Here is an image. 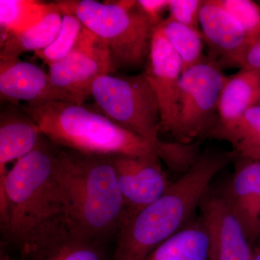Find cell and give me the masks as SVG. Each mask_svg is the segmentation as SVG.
Here are the masks:
<instances>
[{
	"label": "cell",
	"mask_w": 260,
	"mask_h": 260,
	"mask_svg": "<svg viewBox=\"0 0 260 260\" xmlns=\"http://www.w3.org/2000/svg\"><path fill=\"white\" fill-rule=\"evenodd\" d=\"M56 151L43 135L0 184L2 229L22 256L71 232L69 208L54 175Z\"/></svg>",
	"instance_id": "1"
},
{
	"label": "cell",
	"mask_w": 260,
	"mask_h": 260,
	"mask_svg": "<svg viewBox=\"0 0 260 260\" xmlns=\"http://www.w3.org/2000/svg\"><path fill=\"white\" fill-rule=\"evenodd\" d=\"M54 175L68 203L73 234L103 242L119 233L125 208L112 156L56 145Z\"/></svg>",
	"instance_id": "2"
},
{
	"label": "cell",
	"mask_w": 260,
	"mask_h": 260,
	"mask_svg": "<svg viewBox=\"0 0 260 260\" xmlns=\"http://www.w3.org/2000/svg\"><path fill=\"white\" fill-rule=\"evenodd\" d=\"M234 159L232 151L200 155L161 198L122 225L112 260H143L184 229L193 220L213 178Z\"/></svg>",
	"instance_id": "3"
},
{
	"label": "cell",
	"mask_w": 260,
	"mask_h": 260,
	"mask_svg": "<svg viewBox=\"0 0 260 260\" xmlns=\"http://www.w3.org/2000/svg\"><path fill=\"white\" fill-rule=\"evenodd\" d=\"M20 107L36 121L43 135L61 148L106 156L156 154L155 147L147 140L84 104L51 102Z\"/></svg>",
	"instance_id": "4"
},
{
	"label": "cell",
	"mask_w": 260,
	"mask_h": 260,
	"mask_svg": "<svg viewBox=\"0 0 260 260\" xmlns=\"http://www.w3.org/2000/svg\"><path fill=\"white\" fill-rule=\"evenodd\" d=\"M56 3L61 13L74 15L104 43L113 73L144 69L155 28L138 8L137 1L64 0Z\"/></svg>",
	"instance_id": "5"
},
{
	"label": "cell",
	"mask_w": 260,
	"mask_h": 260,
	"mask_svg": "<svg viewBox=\"0 0 260 260\" xmlns=\"http://www.w3.org/2000/svg\"><path fill=\"white\" fill-rule=\"evenodd\" d=\"M90 97L97 111L156 148L160 142V111L156 96L143 73L103 75L94 82Z\"/></svg>",
	"instance_id": "6"
},
{
	"label": "cell",
	"mask_w": 260,
	"mask_h": 260,
	"mask_svg": "<svg viewBox=\"0 0 260 260\" xmlns=\"http://www.w3.org/2000/svg\"><path fill=\"white\" fill-rule=\"evenodd\" d=\"M228 78L220 65L208 57L183 72L174 135L179 143L191 144L197 138H210L219 125V102Z\"/></svg>",
	"instance_id": "7"
},
{
	"label": "cell",
	"mask_w": 260,
	"mask_h": 260,
	"mask_svg": "<svg viewBox=\"0 0 260 260\" xmlns=\"http://www.w3.org/2000/svg\"><path fill=\"white\" fill-rule=\"evenodd\" d=\"M49 68L54 86L77 104H84L90 96L98 78L114 73L107 47L85 26L73 50Z\"/></svg>",
	"instance_id": "8"
},
{
	"label": "cell",
	"mask_w": 260,
	"mask_h": 260,
	"mask_svg": "<svg viewBox=\"0 0 260 260\" xmlns=\"http://www.w3.org/2000/svg\"><path fill=\"white\" fill-rule=\"evenodd\" d=\"M208 237V260H251L252 246L224 189L205 192L199 205Z\"/></svg>",
	"instance_id": "9"
},
{
	"label": "cell",
	"mask_w": 260,
	"mask_h": 260,
	"mask_svg": "<svg viewBox=\"0 0 260 260\" xmlns=\"http://www.w3.org/2000/svg\"><path fill=\"white\" fill-rule=\"evenodd\" d=\"M112 160L124 200L125 224L161 198L172 183L162 171L156 154L140 157L114 155Z\"/></svg>",
	"instance_id": "10"
},
{
	"label": "cell",
	"mask_w": 260,
	"mask_h": 260,
	"mask_svg": "<svg viewBox=\"0 0 260 260\" xmlns=\"http://www.w3.org/2000/svg\"><path fill=\"white\" fill-rule=\"evenodd\" d=\"M182 73L180 57L156 27L143 73L158 101L160 130L173 136L177 129L179 82Z\"/></svg>",
	"instance_id": "11"
},
{
	"label": "cell",
	"mask_w": 260,
	"mask_h": 260,
	"mask_svg": "<svg viewBox=\"0 0 260 260\" xmlns=\"http://www.w3.org/2000/svg\"><path fill=\"white\" fill-rule=\"evenodd\" d=\"M0 98L5 104L36 107L51 102H71L51 83L49 73L19 59L0 60Z\"/></svg>",
	"instance_id": "12"
},
{
	"label": "cell",
	"mask_w": 260,
	"mask_h": 260,
	"mask_svg": "<svg viewBox=\"0 0 260 260\" xmlns=\"http://www.w3.org/2000/svg\"><path fill=\"white\" fill-rule=\"evenodd\" d=\"M200 25L205 42L211 51L210 59L220 68H240L249 41L242 25L216 0L203 1L200 13Z\"/></svg>",
	"instance_id": "13"
},
{
	"label": "cell",
	"mask_w": 260,
	"mask_h": 260,
	"mask_svg": "<svg viewBox=\"0 0 260 260\" xmlns=\"http://www.w3.org/2000/svg\"><path fill=\"white\" fill-rule=\"evenodd\" d=\"M236 158L235 172L223 189L253 246L260 239V161Z\"/></svg>",
	"instance_id": "14"
},
{
	"label": "cell",
	"mask_w": 260,
	"mask_h": 260,
	"mask_svg": "<svg viewBox=\"0 0 260 260\" xmlns=\"http://www.w3.org/2000/svg\"><path fill=\"white\" fill-rule=\"evenodd\" d=\"M43 134L36 121L18 105L5 104L0 112V184L5 181L9 162L32 151Z\"/></svg>",
	"instance_id": "15"
},
{
	"label": "cell",
	"mask_w": 260,
	"mask_h": 260,
	"mask_svg": "<svg viewBox=\"0 0 260 260\" xmlns=\"http://www.w3.org/2000/svg\"><path fill=\"white\" fill-rule=\"evenodd\" d=\"M259 91L260 70L241 68L237 74L229 77L219 102L217 128L237 121L248 109L255 105Z\"/></svg>",
	"instance_id": "16"
},
{
	"label": "cell",
	"mask_w": 260,
	"mask_h": 260,
	"mask_svg": "<svg viewBox=\"0 0 260 260\" xmlns=\"http://www.w3.org/2000/svg\"><path fill=\"white\" fill-rule=\"evenodd\" d=\"M62 13L59 8L28 30L1 37L0 60L19 59L24 53L42 51L55 40L60 31Z\"/></svg>",
	"instance_id": "17"
},
{
	"label": "cell",
	"mask_w": 260,
	"mask_h": 260,
	"mask_svg": "<svg viewBox=\"0 0 260 260\" xmlns=\"http://www.w3.org/2000/svg\"><path fill=\"white\" fill-rule=\"evenodd\" d=\"M143 260H208V237L200 217L157 246Z\"/></svg>",
	"instance_id": "18"
},
{
	"label": "cell",
	"mask_w": 260,
	"mask_h": 260,
	"mask_svg": "<svg viewBox=\"0 0 260 260\" xmlns=\"http://www.w3.org/2000/svg\"><path fill=\"white\" fill-rule=\"evenodd\" d=\"M23 260H110L100 241L68 233L38 248Z\"/></svg>",
	"instance_id": "19"
},
{
	"label": "cell",
	"mask_w": 260,
	"mask_h": 260,
	"mask_svg": "<svg viewBox=\"0 0 260 260\" xmlns=\"http://www.w3.org/2000/svg\"><path fill=\"white\" fill-rule=\"evenodd\" d=\"M58 8L56 2L44 3L32 0H0L1 37L31 28Z\"/></svg>",
	"instance_id": "20"
},
{
	"label": "cell",
	"mask_w": 260,
	"mask_h": 260,
	"mask_svg": "<svg viewBox=\"0 0 260 260\" xmlns=\"http://www.w3.org/2000/svg\"><path fill=\"white\" fill-rule=\"evenodd\" d=\"M158 27L180 57L183 72L205 59V41L199 29L191 28L168 18L164 19Z\"/></svg>",
	"instance_id": "21"
},
{
	"label": "cell",
	"mask_w": 260,
	"mask_h": 260,
	"mask_svg": "<svg viewBox=\"0 0 260 260\" xmlns=\"http://www.w3.org/2000/svg\"><path fill=\"white\" fill-rule=\"evenodd\" d=\"M210 138L229 142L233 150L260 141V105L248 109L230 126L217 128Z\"/></svg>",
	"instance_id": "22"
},
{
	"label": "cell",
	"mask_w": 260,
	"mask_h": 260,
	"mask_svg": "<svg viewBox=\"0 0 260 260\" xmlns=\"http://www.w3.org/2000/svg\"><path fill=\"white\" fill-rule=\"evenodd\" d=\"M83 28L79 19L69 13H62V23L57 37L49 47L34 53L36 57L48 66L63 59L73 50Z\"/></svg>",
	"instance_id": "23"
},
{
	"label": "cell",
	"mask_w": 260,
	"mask_h": 260,
	"mask_svg": "<svg viewBox=\"0 0 260 260\" xmlns=\"http://www.w3.org/2000/svg\"><path fill=\"white\" fill-rule=\"evenodd\" d=\"M245 31L249 45L260 37V5L251 0H216ZM248 45V46H249Z\"/></svg>",
	"instance_id": "24"
},
{
	"label": "cell",
	"mask_w": 260,
	"mask_h": 260,
	"mask_svg": "<svg viewBox=\"0 0 260 260\" xmlns=\"http://www.w3.org/2000/svg\"><path fill=\"white\" fill-rule=\"evenodd\" d=\"M203 3L200 0H169L168 18L199 29L200 13Z\"/></svg>",
	"instance_id": "25"
},
{
	"label": "cell",
	"mask_w": 260,
	"mask_h": 260,
	"mask_svg": "<svg viewBox=\"0 0 260 260\" xmlns=\"http://www.w3.org/2000/svg\"><path fill=\"white\" fill-rule=\"evenodd\" d=\"M137 4L150 23L156 28L164 21L162 14L165 10H168L169 0H139L137 1Z\"/></svg>",
	"instance_id": "26"
},
{
	"label": "cell",
	"mask_w": 260,
	"mask_h": 260,
	"mask_svg": "<svg viewBox=\"0 0 260 260\" xmlns=\"http://www.w3.org/2000/svg\"><path fill=\"white\" fill-rule=\"evenodd\" d=\"M240 68L260 70V37L246 48L241 61Z\"/></svg>",
	"instance_id": "27"
},
{
	"label": "cell",
	"mask_w": 260,
	"mask_h": 260,
	"mask_svg": "<svg viewBox=\"0 0 260 260\" xmlns=\"http://www.w3.org/2000/svg\"><path fill=\"white\" fill-rule=\"evenodd\" d=\"M232 151L235 158H249L260 161V141L239 147Z\"/></svg>",
	"instance_id": "28"
},
{
	"label": "cell",
	"mask_w": 260,
	"mask_h": 260,
	"mask_svg": "<svg viewBox=\"0 0 260 260\" xmlns=\"http://www.w3.org/2000/svg\"><path fill=\"white\" fill-rule=\"evenodd\" d=\"M256 245L253 248V256L251 260H260V239Z\"/></svg>",
	"instance_id": "29"
},
{
	"label": "cell",
	"mask_w": 260,
	"mask_h": 260,
	"mask_svg": "<svg viewBox=\"0 0 260 260\" xmlns=\"http://www.w3.org/2000/svg\"><path fill=\"white\" fill-rule=\"evenodd\" d=\"M0 260H11L8 254H3L2 253L1 256H0Z\"/></svg>",
	"instance_id": "30"
},
{
	"label": "cell",
	"mask_w": 260,
	"mask_h": 260,
	"mask_svg": "<svg viewBox=\"0 0 260 260\" xmlns=\"http://www.w3.org/2000/svg\"><path fill=\"white\" fill-rule=\"evenodd\" d=\"M256 104H258V105H260V91L259 93V95H258L257 101H256Z\"/></svg>",
	"instance_id": "31"
},
{
	"label": "cell",
	"mask_w": 260,
	"mask_h": 260,
	"mask_svg": "<svg viewBox=\"0 0 260 260\" xmlns=\"http://www.w3.org/2000/svg\"><path fill=\"white\" fill-rule=\"evenodd\" d=\"M257 3L260 5V1H258Z\"/></svg>",
	"instance_id": "32"
}]
</instances>
